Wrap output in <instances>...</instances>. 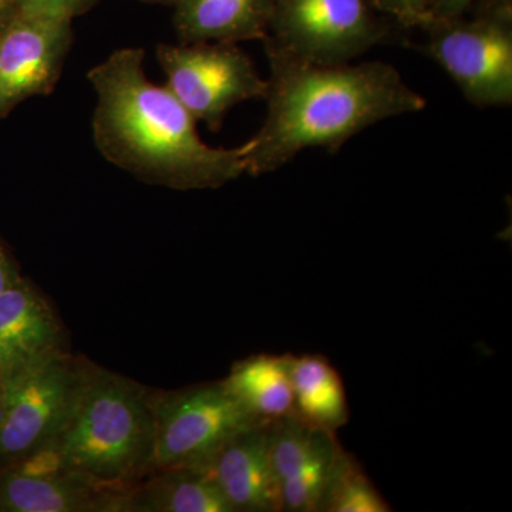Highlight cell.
<instances>
[{"label": "cell", "mask_w": 512, "mask_h": 512, "mask_svg": "<svg viewBox=\"0 0 512 512\" xmlns=\"http://www.w3.org/2000/svg\"><path fill=\"white\" fill-rule=\"evenodd\" d=\"M478 2H503V0H434L427 23L460 18Z\"/></svg>", "instance_id": "21"}, {"label": "cell", "mask_w": 512, "mask_h": 512, "mask_svg": "<svg viewBox=\"0 0 512 512\" xmlns=\"http://www.w3.org/2000/svg\"><path fill=\"white\" fill-rule=\"evenodd\" d=\"M224 383L259 423H275L293 414L288 353L247 357L232 366Z\"/></svg>", "instance_id": "16"}, {"label": "cell", "mask_w": 512, "mask_h": 512, "mask_svg": "<svg viewBox=\"0 0 512 512\" xmlns=\"http://www.w3.org/2000/svg\"><path fill=\"white\" fill-rule=\"evenodd\" d=\"M266 56L271 64L268 111L245 157L252 177L279 170L306 148L335 153L366 128L427 106L389 63L322 66L271 50Z\"/></svg>", "instance_id": "2"}, {"label": "cell", "mask_w": 512, "mask_h": 512, "mask_svg": "<svg viewBox=\"0 0 512 512\" xmlns=\"http://www.w3.org/2000/svg\"><path fill=\"white\" fill-rule=\"evenodd\" d=\"M320 512H392L390 504L346 451L332 478Z\"/></svg>", "instance_id": "18"}, {"label": "cell", "mask_w": 512, "mask_h": 512, "mask_svg": "<svg viewBox=\"0 0 512 512\" xmlns=\"http://www.w3.org/2000/svg\"><path fill=\"white\" fill-rule=\"evenodd\" d=\"M123 493L103 490L74 474L32 477L12 471L0 483V508L12 512H120Z\"/></svg>", "instance_id": "14"}, {"label": "cell", "mask_w": 512, "mask_h": 512, "mask_svg": "<svg viewBox=\"0 0 512 512\" xmlns=\"http://www.w3.org/2000/svg\"><path fill=\"white\" fill-rule=\"evenodd\" d=\"M18 3L22 12L73 20L89 8L93 0H18Z\"/></svg>", "instance_id": "20"}, {"label": "cell", "mask_w": 512, "mask_h": 512, "mask_svg": "<svg viewBox=\"0 0 512 512\" xmlns=\"http://www.w3.org/2000/svg\"><path fill=\"white\" fill-rule=\"evenodd\" d=\"M72 36V19L22 10L0 29V117L55 90Z\"/></svg>", "instance_id": "9"}, {"label": "cell", "mask_w": 512, "mask_h": 512, "mask_svg": "<svg viewBox=\"0 0 512 512\" xmlns=\"http://www.w3.org/2000/svg\"><path fill=\"white\" fill-rule=\"evenodd\" d=\"M271 424L235 434L198 467L207 471L234 512H282L281 488L272 464Z\"/></svg>", "instance_id": "11"}, {"label": "cell", "mask_w": 512, "mask_h": 512, "mask_svg": "<svg viewBox=\"0 0 512 512\" xmlns=\"http://www.w3.org/2000/svg\"><path fill=\"white\" fill-rule=\"evenodd\" d=\"M141 47L114 50L90 69L93 140L101 156L148 184L210 190L247 174L248 143L212 147L167 86L147 79Z\"/></svg>", "instance_id": "1"}, {"label": "cell", "mask_w": 512, "mask_h": 512, "mask_svg": "<svg viewBox=\"0 0 512 512\" xmlns=\"http://www.w3.org/2000/svg\"><path fill=\"white\" fill-rule=\"evenodd\" d=\"M154 473L157 476L143 487L124 491L120 511L234 512L202 468H165Z\"/></svg>", "instance_id": "15"}, {"label": "cell", "mask_w": 512, "mask_h": 512, "mask_svg": "<svg viewBox=\"0 0 512 512\" xmlns=\"http://www.w3.org/2000/svg\"><path fill=\"white\" fill-rule=\"evenodd\" d=\"M293 389V413L306 423L338 431L349 421V404L342 377L325 356L288 353Z\"/></svg>", "instance_id": "17"}, {"label": "cell", "mask_w": 512, "mask_h": 512, "mask_svg": "<svg viewBox=\"0 0 512 512\" xmlns=\"http://www.w3.org/2000/svg\"><path fill=\"white\" fill-rule=\"evenodd\" d=\"M84 370L86 363L62 352L3 382L0 456L22 458L56 441L76 400Z\"/></svg>", "instance_id": "8"}, {"label": "cell", "mask_w": 512, "mask_h": 512, "mask_svg": "<svg viewBox=\"0 0 512 512\" xmlns=\"http://www.w3.org/2000/svg\"><path fill=\"white\" fill-rule=\"evenodd\" d=\"M18 10V0H0V29L15 16Z\"/></svg>", "instance_id": "23"}, {"label": "cell", "mask_w": 512, "mask_h": 512, "mask_svg": "<svg viewBox=\"0 0 512 512\" xmlns=\"http://www.w3.org/2000/svg\"><path fill=\"white\" fill-rule=\"evenodd\" d=\"M174 26L184 45L264 40L274 0H175Z\"/></svg>", "instance_id": "13"}, {"label": "cell", "mask_w": 512, "mask_h": 512, "mask_svg": "<svg viewBox=\"0 0 512 512\" xmlns=\"http://www.w3.org/2000/svg\"><path fill=\"white\" fill-rule=\"evenodd\" d=\"M62 352V330L49 303L18 279L0 295V379Z\"/></svg>", "instance_id": "12"}, {"label": "cell", "mask_w": 512, "mask_h": 512, "mask_svg": "<svg viewBox=\"0 0 512 512\" xmlns=\"http://www.w3.org/2000/svg\"><path fill=\"white\" fill-rule=\"evenodd\" d=\"M389 32L369 0H274L265 50L303 63H350Z\"/></svg>", "instance_id": "5"}, {"label": "cell", "mask_w": 512, "mask_h": 512, "mask_svg": "<svg viewBox=\"0 0 512 512\" xmlns=\"http://www.w3.org/2000/svg\"><path fill=\"white\" fill-rule=\"evenodd\" d=\"M173 2L175 3V0H173Z\"/></svg>", "instance_id": "25"}, {"label": "cell", "mask_w": 512, "mask_h": 512, "mask_svg": "<svg viewBox=\"0 0 512 512\" xmlns=\"http://www.w3.org/2000/svg\"><path fill=\"white\" fill-rule=\"evenodd\" d=\"M165 86L197 121L218 131L229 111L244 101L265 99L268 82L234 43L158 45Z\"/></svg>", "instance_id": "7"}, {"label": "cell", "mask_w": 512, "mask_h": 512, "mask_svg": "<svg viewBox=\"0 0 512 512\" xmlns=\"http://www.w3.org/2000/svg\"><path fill=\"white\" fill-rule=\"evenodd\" d=\"M423 49L477 107L512 104V16L510 0L476 19L436 20L423 28Z\"/></svg>", "instance_id": "4"}, {"label": "cell", "mask_w": 512, "mask_h": 512, "mask_svg": "<svg viewBox=\"0 0 512 512\" xmlns=\"http://www.w3.org/2000/svg\"><path fill=\"white\" fill-rule=\"evenodd\" d=\"M3 417H5V384L0 379V424H2Z\"/></svg>", "instance_id": "24"}, {"label": "cell", "mask_w": 512, "mask_h": 512, "mask_svg": "<svg viewBox=\"0 0 512 512\" xmlns=\"http://www.w3.org/2000/svg\"><path fill=\"white\" fill-rule=\"evenodd\" d=\"M346 450L336 431L306 423L295 413L271 424V456L282 512H320Z\"/></svg>", "instance_id": "10"}, {"label": "cell", "mask_w": 512, "mask_h": 512, "mask_svg": "<svg viewBox=\"0 0 512 512\" xmlns=\"http://www.w3.org/2000/svg\"><path fill=\"white\" fill-rule=\"evenodd\" d=\"M369 3L406 28H423L429 22L434 0H369Z\"/></svg>", "instance_id": "19"}, {"label": "cell", "mask_w": 512, "mask_h": 512, "mask_svg": "<svg viewBox=\"0 0 512 512\" xmlns=\"http://www.w3.org/2000/svg\"><path fill=\"white\" fill-rule=\"evenodd\" d=\"M153 473L202 467L229 439L259 426L224 383L201 384L154 397Z\"/></svg>", "instance_id": "6"}, {"label": "cell", "mask_w": 512, "mask_h": 512, "mask_svg": "<svg viewBox=\"0 0 512 512\" xmlns=\"http://www.w3.org/2000/svg\"><path fill=\"white\" fill-rule=\"evenodd\" d=\"M56 443L69 473L103 490L126 491L153 473L154 397L127 377L86 365Z\"/></svg>", "instance_id": "3"}, {"label": "cell", "mask_w": 512, "mask_h": 512, "mask_svg": "<svg viewBox=\"0 0 512 512\" xmlns=\"http://www.w3.org/2000/svg\"><path fill=\"white\" fill-rule=\"evenodd\" d=\"M13 266L10 265L8 258H6L5 252L0 248V295L9 288L10 285L15 284L18 281Z\"/></svg>", "instance_id": "22"}]
</instances>
